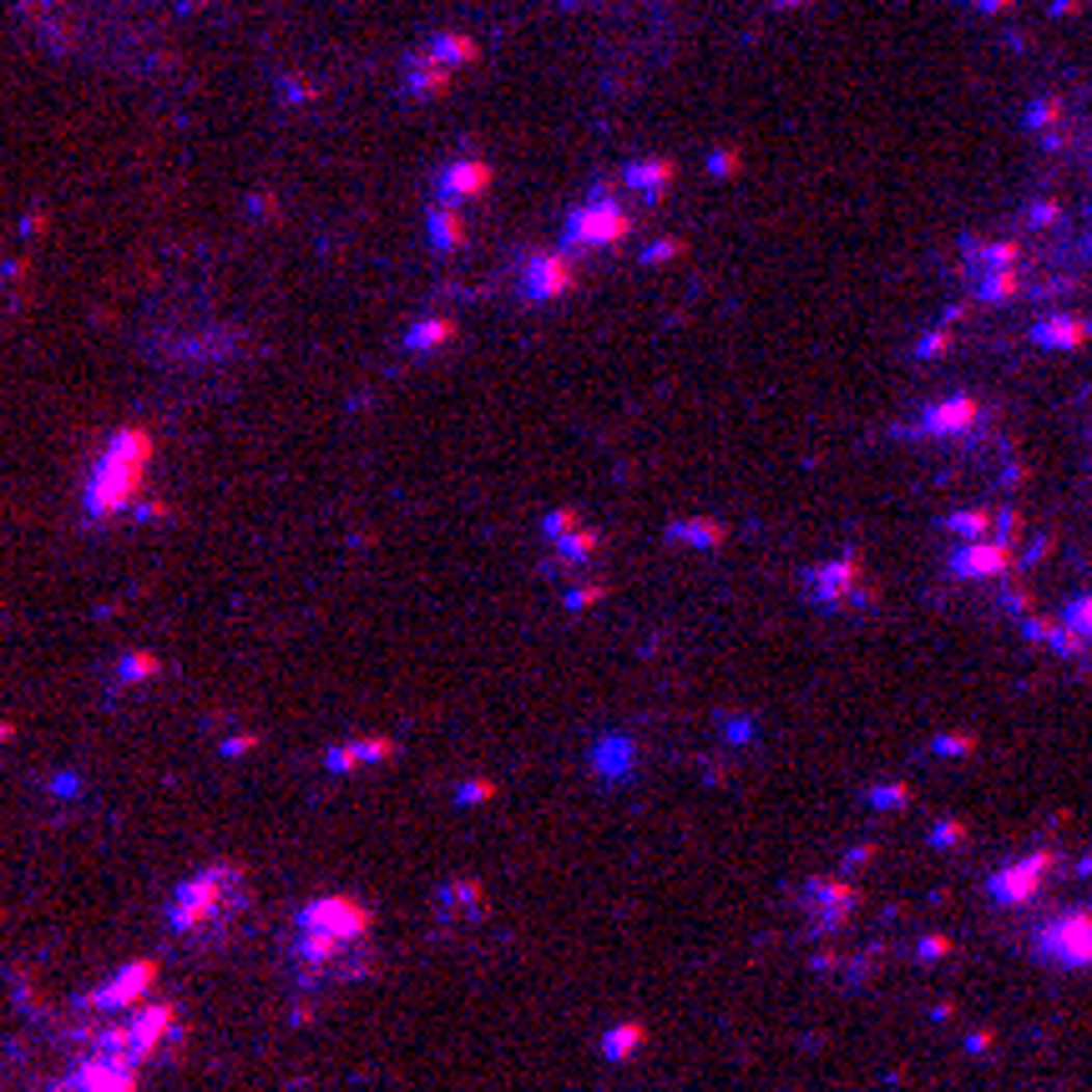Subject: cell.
Returning <instances> with one entry per match:
<instances>
[{
  "mask_svg": "<svg viewBox=\"0 0 1092 1092\" xmlns=\"http://www.w3.org/2000/svg\"><path fill=\"white\" fill-rule=\"evenodd\" d=\"M637 1047H643V1027H632V1021H623L618 1032H607V1042H602L607 1062H623V1057L637 1053Z\"/></svg>",
  "mask_w": 1092,
  "mask_h": 1092,
  "instance_id": "cell-25",
  "label": "cell"
},
{
  "mask_svg": "<svg viewBox=\"0 0 1092 1092\" xmlns=\"http://www.w3.org/2000/svg\"><path fill=\"white\" fill-rule=\"evenodd\" d=\"M451 334H456V329H451L445 319H420V324L405 334V350H410V354L440 350V345H451Z\"/></svg>",
  "mask_w": 1092,
  "mask_h": 1092,
  "instance_id": "cell-23",
  "label": "cell"
},
{
  "mask_svg": "<svg viewBox=\"0 0 1092 1092\" xmlns=\"http://www.w3.org/2000/svg\"><path fill=\"white\" fill-rule=\"evenodd\" d=\"M542 542L546 556H551V572L562 577H577V582H592L597 577V562H602V531L586 526L572 507H556L542 516Z\"/></svg>",
  "mask_w": 1092,
  "mask_h": 1092,
  "instance_id": "cell-8",
  "label": "cell"
},
{
  "mask_svg": "<svg viewBox=\"0 0 1092 1092\" xmlns=\"http://www.w3.org/2000/svg\"><path fill=\"white\" fill-rule=\"evenodd\" d=\"M248 905H253L248 870L238 859H208L202 870L183 875L172 885L162 921H167V936L183 940V946H218L238 931Z\"/></svg>",
  "mask_w": 1092,
  "mask_h": 1092,
  "instance_id": "cell-1",
  "label": "cell"
},
{
  "mask_svg": "<svg viewBox=\"0 0 1092 1092\" xmlns=\"http://www.w3.org/2000/svg\"><path fill=\"white\" fill-rule=\"evenodd\" d=\"M859 891L835 880V875H815L804 885V921H810V936H835L850 916H855Z\"/></svg>",
  "mask_w": 1092,
  "mask_h": 1092,
  "instance_id": "cell-15",
  "label": "cell"
},
{
  "mask_svg": "<svg viewBox=\"0 0 1092 1092\" xmlns=\"http://www.w3.org/2000/svg\"><path fill=\"white\" fill-rule=\"evenodd\" d=\"M157 976H162V966H157L153 956L121 961L102 986H91V991L77 1002L81 1016H121V1012H132V1007H142V1002H153Z\"/></svg>",
  "mask_w": 1092,
  "mask_h": 1092,
  "instance_id": "cell-12",
  "label": "cell"
},
{
  "mask_svg": "<svg viewBox=\"0 0 1092 1092\" xmlns=\"http://www.w3.org/2000/svg\"><path fill=\"white\" fill-rule=\"evenodd\" d=\"M385 759H394L390 739H350V743H334V748L324 754V769H329V774H354V769L385 764Z\"/></svg>",
  "mask_w": 1092,
  "mask_h": 1092,
  "instance_id": "cell-20",
  "label": "cell"
},
{
  "mask_svg": "<svg viewBox=\"0 0 1092 1092\" xmlns=\"http://www.w3.org/2000/svg\"><path fill=\"white\" fill-rule=\"evenodd\" d=\"M804 597H810V607L835 612V618H855V612H870V607L880 602V592H875V582H870L865 562L850 556V551L810 567V572H804Z\"/></svg>",
  "mask_w": 1092,
  "mask_h": 1092,
  "instance_id": "cell-7",
  "label": "cell"
},
{
  "mask_svg": "<svg viewBox=\"0 0 1092 1092\" xmlns=\"http://www.w3.org/2000/svg\"><path fill=\"white\" fill-rule=\"evenodd\" d=\"M481 193H486V167L481 162H451L435 183V202H451V208H461Z\"/></svg>",
  "mask_w": 1092,
  "mask_h": 1092,
  "instance_id": "cell-21",
  "label": "cell"
},
{
  "mask_svg": "<svg viewBox=\"0 0 1092 1092\" xmlns=\"http://www.w3.org/2000/svg\"><path fill=\"white\" fill-rule=\"evenodd\" d=\"M916 435L926 445H946V451H972L986 440V405L976 394H946L936 405H926L916 415Z\"/></svg>",
  "mask_w": 1092,
  "mask_h": 1092,
  "instance_id": "cell-11",
  "label": "cell"
},
{
  "mask_svg": "<svg viewBox=\"0 0 1092 1092\" xmlns=\"http://www.w3.org/2000/svg\"><path fill=\"white\" fill-rule=\"evenodd\" d=\"M623 188L637 208H658V202L673 193V162H663V157L632 162V167L623 172Z\"/></svg>",
  "mask_w": 1092,
  "mask_h": 1092,
  "instance_id": "cell-18",
  "label": "cell"
},
{
  "mask_svg": "<svg viewBox=\"0 0 1092 1092\" xmlns=\"http://www.w3.org/2000/svg\"><path fill=\"white\" fill-rule=\"evenodd\" d=\"M572 283H577V273H572V253L567 248H537L521 264V299H531V304L567 299Z\"/></svg>",
  "mask_w": 1092,
  "mask_h": 1092,
  "instance_id": "cell-16",
  "label": "cell"
},
{
  "mask_svg": "<svg viewBox=\"0 0 1092 1092\" xmlns=\"http://www.w3.org/2000/svg\"><path fill=\"white\" fill-rule=\"evenodd\" d=\"M153 456H157V440L142 426H121L102 445V456L91 461L86 486H81V516H86V526H112L127 511L142 507V491H147V475H153Z\"/></svg>",
  "mask_w": 1092,
  "mask_h": 1092,
  "instance_id": "cell-2",
  "label": "cell"
},
{
  "mask_svg": "<svg viewBox=\"0 0 1092 1092\" xmlns=\"http://www.w3.org/2000/svg\"><path fill=\"white\" fill-rule=\"evenodd\" d=\"M961 273H966V294L986 309H1002L1021 299V248L1012 234L1002 238H966L961 248Z\"/></svg>",
  "mask_w": 1092,
  "mask_h": 1092,
  "instance_id": "cell-5",
  "label": "cell"
},
{
  "mask_svg": "<svg viewBox=\"0 0 1092 1092\" xmlns=\"http://www.w3.org/2000/svg\"><path fill=\"white\" fill-rule=\"evenodd\" d=\"M632 223H637L632 202L618 197V193H607V188H597L586 202H577V208L567 213V223H562V248H567V253H607V248H618V243L632 238Z\"/></svg>",
  "mask_w": 1092,
  "mask_h": 1092,
  "instance_id": "cell-6",
  "label": "cell"
},
{
  "mask_svg": "<svg viewBox=\"0 0 1092 1092\" xmlns=\"http://www.w3.org/2000/svg\"><path fill=\"white\" fill-rule=\"evenodd\" d=\"M1057 859L1047 855V850H1032V855L1021 859H1007L991 880H986V896L997 900V905H1032V900L1042 896V885L1053 880Z\"/></svg>",
  "mask_w": 1092,
  "mask_h": 1092,
  "instance_id": "cell-14",
  "label": "cell"
},
{
  "mask_svg": "<svg viewBox=\"0 0 1092 1092\" xmlns=\"http://www.w3.org/2000/svg\"><path fill=\"white\" fill-rule=\"evenodd\" d=\"M183 1007L178 1002H142L121 1016H86L77 1027V1047L97 1057H117V1062H132V1067H147V1062H162L183 1047Z\"/></svg>",
  "mask_w": 1092,
  "mask_h": 1092,
  "instance_id": "cell-3",
  "label": "cell"
},
{
  "mask_svg": "<svg viewBox=\"0 0 1092 1092\" xmlns=\"http://www.w3.org/2000/svg\"><path fill=\"white\" fill-rule=\"evenodd\" d=\"M435 916H440L445 926H470V921H481V916H486V885L470 880V875L445 880V885L435 891Z\"/></svg>",
  "mask_w": 1092,
  "mask_h": 1092,
  "instance_id": "cell-17",
  "label": "cell"
},
{
  "mask_svg": "<svg viewBox=\"0 0 1092 1092\" xmlns=\"http://www.w3.org/2000/svg\"><path fill=\"white\" fill-rule=\"evenodd\" d=\"M40 1092H142V1067L117 1062V1057L77 1053L72 1072H61L56 1083H46Z\"/></svg>",
  "mask_w": 1092,
  "mask_h": 1092,
  "instance_id": "cell-13",
  "label": "cell"
},
{
  "mask_svg": "<svg viewBox=\"0 0 1092 1092\" xmlns=\"http://www.w3.org/2000/svg\"><path fill=\"white\" fill-rule=\"evenodd\" d=\"M157 673H162L157 653H127L117 663V683H153Z\"/></svg>",
  "mask_w": 1092,
  "mask_h": 1092,
  "instance_id": "cell-24",
  "label": "cell"
},
{
  "mask_svg": "<svg viewBox=\"0 0 1092 1092\" xmlns=\"http://www.w3.org/2000/svg\"><path fill=\"white\" fill-rule=\"evenodd\" d=\"M380 956H375V936H350V931H324V926H289V972L304 991H324V986H350L375 976Z\"/></svg>",
  "mask_w": 1092,
  "mask_h": 1092,
  "instance_id": "cell-4",
  "label": "cell"
},
{
  "mask_svg": "<svg viewBox=\"0 0 1092 1092\" xmlns=\"http://www.w3.org/2000/svg\"><path fill=\"white\" fill-rule=\"evenodd\" d=\"M1021 627H1027V637L1042 648V653H1053V658H1072V663H1083V658H1092V586L1088 592H1077V597H1067L1057 612H1027L1021 618Z\"/></svg>",
  "mask_w": 1092,
  "mask_h": 1092,
  "instance_id": "cell-10",
  "label": "cell"
},
{
  "mask_svg": "<svg viewBox=\"0 0 1092 1092\" xmlns=\"http://www.w3.org/2000/svg\"><path fill=\"white\" fill-rule=\"evenodd\" d=\"M1032 956L1053 972H1092V905H1067L1032 931Z\"/></svg>",
  "mask_w": 1092,
  "mask_h": 1092,
  "instance_id": "cell-9",
  "label": "cell"
},
{
  "mask_svg": "<svg viewBox=\"0 0 1092 1092\" xmlns=\"http://www.w3.org/2000/svg\"><path fill=\"white\" fill-rule=\"evenodd\" d=\"M1032 339L1042 345V350H1083L1092 339V319L1088 313H1042L1037 324H1032Z\"/></svg>",
  "mask_w": 1092,
  "mask_h": 1092,
  "instance_id": "cell-19",
  "label": "cell"
},
{
  "mask_svg": "<svg viewBox=\"0 0 1092 1092\" xmlns=\"http://www.w3.org/2000/svg\"><path fill=\"white\" fill-rule=\"evenodd\" d=\"M430 243H435V253H456L461 243H466V218L451 208V202H435L430 208Z\"/></svg>",
  "mask_w": 1092,
  "mask_h": 1092,
  "instance_id": "cell-22",
  "label": "cell"
}]
</instances>
